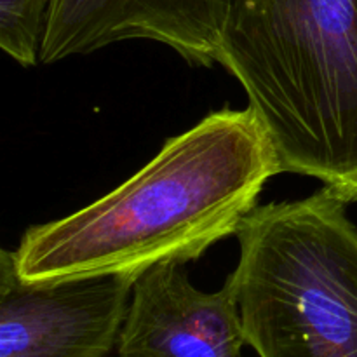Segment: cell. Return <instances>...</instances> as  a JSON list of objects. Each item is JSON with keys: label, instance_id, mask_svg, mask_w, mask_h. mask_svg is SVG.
Instances as JSON below:
<instances>
[{"label": "cell", "instance_id": "6da1fadb", "mask_svg": "<svg viewBox=\"0 0 357 357\" xmlns=\"http://www.w3.org/2000/svg\"><path fill=\"white\" fill-rule=\"evenodd\" d=\"M281 162L251 108H222L166 139L138 173L65 218L33 225L14 251L28 282L93 275L138 279L195 261L237 236Z\"/></svg>", "mask_w": 357, "mask_h": 357}, {"label": "cell", "instance_id": "7a4b0ae2", "mask_svg": "<svg viewBox=\"0 0 357 357\" xmlns=\"http://www.w3.org/2000/svg\"><path fill=\"white\" fill-rule=\"evenodd\" d=\"M282 173L357 201V0H237L220 63Z\"/></svg>", "mask_w": 357, "mask_h": 357}, {"label": "cell", "instance_id": "3957f363", "mask_svg": "<svg viewBox=\"0 0 357 357\" xmlns=\"http://www.w3.org/2000/svg\"><path fill=\"white\" fill-rule=\"evenodd\" d=\"M232 272L258 357H357V229L321 188L260 206L237 234Z\"/></svg>", "mask_w": 357, "mask_h": 357}, {"label": "cell", "instance_id": "277c9868", "mask_svg": "<svg viewBox=\"0 0 357 357\" xmlns=\"http://www.w3.org/2000/svg\"><path fill=\"white\" fill-rule=\"evenodd\" d=\"M135 279L28 282L0 251V357H107L128 317Z\"/></svg>", "mask_w": 357, "mask_h": 357}, {"label": "cell", "instance_id": "5b68a950", "mask_svg": "<svg viewBox=\"0 0 357 357\" xmlns=\"http://www.w3.org/2000/svg\"><path fill=\"white\" fill-rule=\"evenodd\" d=\"M237 0H51L40 63L122 40L167 45L194 66L220 63Z\"/></svg>", "mask_w": 357, "mask_h": 357}, {"label": "cell", "instance_id": "8992f818", "mask_svg": "<svg viewBox=\"0 0 357 357\" xmlns=\"http://www.w3.org/2000/svg\"><path fill=\"white\" fill-rule=\"evenodd\" d=\"M244 345L234 275L206 293L185 264L167 261L135 281L117 357H243Z\"/></svg>", "mask_w": 357, "mask_h": 357}, {"label": "cell", "instance_id": "52a82bcc", "mask_svg": "<svg viewBox=\"0 0 357 357\" xmlns=\"http://www.w3.org/2000/svg\"><path fill=\"white\" fill-rule=\"evenodd\" d=\"M51 0H0V49L21 66L40 63Z\"/></svg>", "mask_w": 357, "mask_h": 357}]
</instances>
